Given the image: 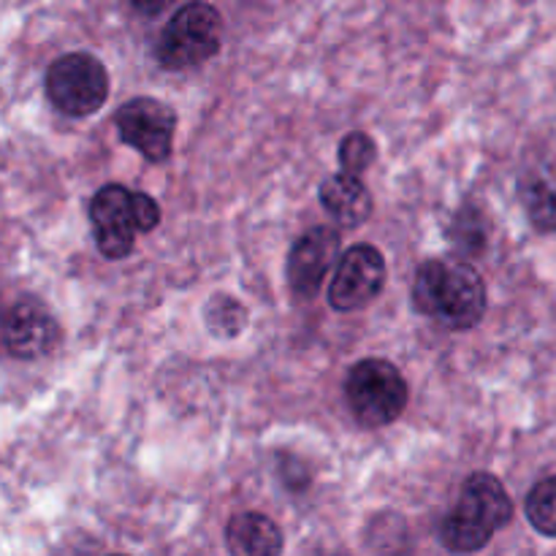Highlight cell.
Masks as SVG:
<instances>
[{"label":"cell","mask_w":556,"mask_h":556,"mask_svg":"<svg viewBox=\"0 0 556 556\" xmlns=\"http://www.w3.org/2000/svg\"><path fill=\"white\" fill-rule=\"evenodd\" d=\"M410 296L416 313L451 331L476 329L486 313V282L465 261H424Z\"/></svg>","instance_id":"cell-1"},{"label":"cell","mask_w":556,"mask_h":556,"mask_svg":"<svg viewBox=\"0 0 556 556\" xmlns=\"http://www.w3.org/2000/svg\"><path fill=\"white\" fill-rule=\"evenodd\" d=\"M514 519V500L492 472H472L462 483L459 503L440 525V541L454 554H472L489 546Z\"/></svg>","instance_id":"cell-2"},{"label":"cell","mask_w":556,"mask_h":556,"mask_svg":"<svg viewBox=\"0 0 556 556\" xmlns=\"http://www.w3.org/2000/svg\"><path fill=\"white\" fill-rule=\"evenodd\" d=\"M345 396L362 427L380 429L405 413L410 391L394 364L386 358H362L348 372Z\"/></svg>","instance_id":"cell-3"},{"label":"cell","mask_w":556,"mask_h":556,"mask_svg":"<svg viewBox=\"0 0 556 556\" xmlns=\"http://www.w3.org/2000/svg\"><path fill=\"white\" fill-rule=\"evenodd\" d=\"M223 16L204 0L182 5L163 27L157 60L168 71H188L220 52Z\"/></svg>","instance_id":"cell-4"},{"label":"cell","mask_w":556,"mask_h":556,"mask_svg":"<svg viewBox=\"0 0 556 556\" xmlns=\"http://www.w3.org/2000/svg\"><path fill=\"white\" fill-rule=\"evenodd\" d=\"M43 90L65 117H90L109 98L106 65L90 52H68L47 68Z\"/></svg>","instance_id":"cell-5"},{"label":"cell","mask_w":556,"mask_h":556,"mask_svg":"<svg viewBox=\"0 0 556 556\" xmlns=\"http://www.w3.org/2000/svg\"><path fill=\"white\" fill-rule=\"evenodd\" d=\"M386 286V258L375 244H353L337 261L329 304L337 313H356L372 304Z\"/></svg>","instance_id":"cell-6"},{"label":"cell","mask_w":556,"mask_h":556,"mask_svg":"<svg viewBox=\"0 0 556 556\" xmlns=\"http://www.w3.org/2000/svg\"><path fill=\"white\" fill-rule=\"evenodd\" d=\"M119 139L134 147L150 163H166L172 157L177 112L157 98H134L119 106L114 117Z\"/></svg>","instance_id":"cell-7"},{"label":"cell","mask_w":556,"mask_h":556,"mask_svg":"<svg viewBox=\"0 0 556 556\" xmlns=\"http://www.w3.org/2000/svg\"><path fill=\"white\" fill-rule=\"evenodd\" d=\"M0 340L20 362H36L60 345V324L52 309L38 299H16L0 315Z\"/></svg>","instance_id":"cell-8"},{"label":"cell","mask_w":556,"mask_h":556,"mask_svg":"<svg viewBox=\"0 0 556 556\" xmlns=\"http://www.w3.org/2000/svg\"><path fill=\"white\" fill-rule=\"evenodd\" d=\"M90 226L103 258L119 261L134 253L139 226L134 215V190L125 185H103L90 199Z\"/></svg>","instance_id":"cell-9"},{"label":"cell","mask_w":556,"mask_h":556,"mask_svg":"<svg viewBox=\"0 0 556 556\" xmlns=\"http://www.w3.org/2000/svg\"><path fill=\"white\" fill-rule=\"evenodd\" d=\"M337 258H340V231L329 226L309 228L288 253L286 271L291 291L304 302H313Z\"/></svg>","instance_id":"cell-10"},{"label":"cell","mask_w":556,"mask_h":556,"mask_svg":"<svg viewBox=\"0 0 556 556\" xmlns=\"http://www.w3.org/2000/svg\"><path fill=\"white\" fill-rule=\"evenodd\" d=\"M318 199L326 215L342 228H356L372 217V193L358 174L340 172L326 177L318 188Z\"/></svg>","instance_id":"cell-11"},{"label":"cell","mask_w":556,"mask_h":556,"mask_svg":"<svg viewBox=\"0 0 556 556\" xmlns=\"http://www.w3.org/2000/svg\"><path fill=\"white\" fill-rule=\"evenodd\" d=\"M228 552L237 556H277L282 552V532L269 516L255 514H237L228 521L226 530Z\"/></svg>","instance_id":"cell-12"},{"label":"cell","mask_w":556,"mask_h":556,"mask_svg":"<svg viewBox=\"0 0 556 556\" xmlns=\"http://www.w3.org/2000/svg\"><path fill=\"white\" fill-rule=\"evenodd\" d=\"M519 199L527 220L541 233L556 231V174L548 168H532L519 179Z\"/></svg>","instance_id":"cell-13"},{"label":"cell","mask_w":556,"mask_h":556,"mask_svg":"<svg viewBox=\"0 0 556 556\" xmlns=\"http://www.w3.org/2000/svg\"><path fill=\"white\" fill-rule=\"evenodd\" d=\"M204 326L215 340H237L248 326V309L228 293H215L204 307Z\"/></svg>","instance_id":"cell-14"},{"label":"cell","mask_w":556,"mask_h":556,"mask_svg":"<svg viewBox=\"0 0 556 556\" xmlns=\"http://www.w3.org/2000/svg\"><path fill=\"white\" fill-rule=\"evenodd\" d=\"M527 519L541 535L556 538V476L543 478L527 494Z\"/></svg>","instance_id":"cell-15"},{"label":"cell","mask_w":556,"mask_h":556,"mask_svg":"<svg viewBox=\"0 0 556 556\" xmlns=\"http://www.w3.org/2000/svg\"><path fill=\"white\" fill-rule=\"evenodd\" d=\"M378 157V144H375L372 136L362 134V130H353L342 139L340 144V166L342 172H351L362 177L369 166Z\"/></svg>","instance_id":"cell-16"},{"label":"cell","mask_w":556,"mask_h":556,"mask_svg":"<svg viewBox=\"0 0 556 556\" xmlns=\"http://www.w3.org/2000/svg\"><path fill=\"white\" fill-rule=\"evenodd\" d=\"M134 215L139 233H150L155 231L157 223H161V206H157V201L152 199V195L134 190Z\"/></svg>","instance_id":"cell-17"},{"label":"cell","mask_w":556,"mask_h":556,"mask_svg":"<svg viewBox=\"0 0 556 556\" xmlns=\"http://www.w3.org/2000/svg\"><path fill=\"white\" fill-rule=\"evenodd\" d=\"M128 3L134 5L136 11H141V14L155 16L161 14V11H166L172 3H177V0H128Z\"/></svg>","instance_id":"cell-18"}]
</instances>
